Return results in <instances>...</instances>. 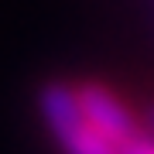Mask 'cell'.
I'll use <instances>...</instances> for the list:
<instances>
[{
  "mask_svg": "<svg viewBox=\"0 0 154 154\" xmlns=\"http://www.w3.org/2000/svg\"><path fill=\"white\" fill-rule=\"evenodd\" d=\"M38 113L62 154H116V147L86 120L75 82L48 79L38 86Z\"/></svg>",
  "mask_w": 154,
  "mask_h": 154,
  "instance_id": "obj_1",
  "label": "cell"
},
{
  "mask_svg": "<svg viewBox=\"0 0 154 154\" xmlns=\"http://www.w3.org/2000/svg\"><path fill=\"white\" fill-rule=\"evenodd\" d=\"M75 96H79V106H82L86 120L93 123L116 151L144 134L140 113H134L130 103H127L123 96H116L110 86L96 82V79H86V82H75Z\"/></svg>",
  "mask_w": 154,
  "mask_h": 154,
  "instance_id": "obj_2",
  "label": "cell"
},
{
  "mask_svg": "<svg viewBox=\"0 0 154 154\" xmlns=\"http://www.w3.org/2000/svg\"><path fill=\"white\" fill-rule=\"evenodd\" d=\"M116 154H154V137H151L147 130H144L140 137H134L130 144H123V147L116 151Z\"/></svg>",
  "mask_w": 154,
  "mask_h": 154,
  "instance_id": "obj_3",
  "label": "cell"
},
{
  "mask_svg": "<svg viewBox=\"0 0 154 154\" xmlns=\"http://www.w3.org/2000/svg\"><path fill=\"white\" fill-rule=\"evenodd\" d=\"M140 123H144V130H147L151 137H154V99H151L147 106H144V110H140Z\"/></svg>",
  "mask_w": 154,
  "mask_h": 154,
  "instance_id": "obj_4",
  "label": "cell"
},
{
  "mask_svg": "<svg viewBox=\"0 0 154 154\" xmlns=\"http://www.w3.org/2000/svg\"><path fill=\"white\" fill-rule=\"evenodd\" d=\"M151 11H154V0H151Z\"/></svg>",
  "mask_w": 154,
  "mask_h": 154,
  "instance_id": "obj_5",
  "label": "cell"
}]
</instances>
